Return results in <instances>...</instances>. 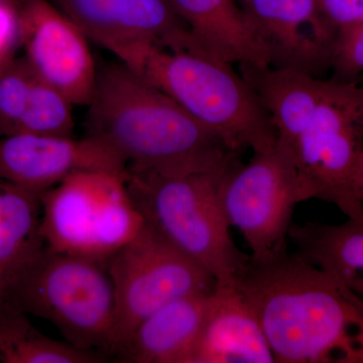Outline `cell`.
I'll return each mask as SVG.
<instances>
[{
  "instance_id": "1",
  "label": "cell",
  "mask_w": 363,
  "mask_h": 363,
  "mask_svg": "<svg viewBox=\"0 0 363 363\" xmlns=\"http://www.w3.org/2000/svg\"><path fill=\"white\" fill-rule=\"evenodd\" d=\"M240 288L279 363H363V298L297 252L250 260Z\"/></svg>"
},
{
  "instance_id": "4",
  "label": "cell",
  "mask_w": 363,
  "mask_h": 363,
  "mask_svg": "<svg viewBox=\"0 0 363 363\" xmlns=\"http://www.w3.org/2000/svg\"><path fill=\"white\" fill-rule=\"evenodd\" d=\"M0 297L51 322L76 348L111 352L116 300L104 264L44 245L7 277Z\"/></svg>"
},
{
  "instance_id": "12",
  "label": "cell",
  "mask_w": 363,
  "mask_h": 363,
  "mask_svg": "<svg viewBox=\"0 0 363 363\" xmlns=\"http://www.w3.org/2000/svg\"><path fill=\"white\" fill-rule=\"evenodd\" d=\"M128 173L123 157L92 135L16 133L0 138V181L42 195L79 172Z\"/></svg>"
},
{
  "instance_id": "25",
  "label": "cell",
  "mask_w": 363,
  "mask_h": 363,
  "mask_svg": "<svg viewBox=\"0 0 363 363\" xmlns=\"http://www.w3.org/2000/svg\"><path fill=\"white\" fill-rule=\"evenodd\" d=\"M320 11L337 30L363 21V0H317Z\"/></svg>"
},
{
  "instance_id": "11",
  "label": "cell",
  "mask_w": 363,
  "mask_h": 363,
  "mask_svg": "<svg viewBox=\"0 0 363 363\" xmlns=\"http://www.w3.org/2000/svg\"><path fill=\"white\" fill-rule=\"evenodd\" d=\"M241 9L266 50L269 66L321 78L332 68L337 30L317 0H240Z\"/></svg>"
},
{
  "instance_id": "24",
  "label": "cell",
  "mask_w": 363,
  "mask_h": 363,
  "mask_svg": "<svg viewBox=\"0 0 363 363\" xmlns=\"http://www.w3.org/2000/svg\"><path fill=\"white\" fill-rule=\"evenodd\" d=\"M21 45L20 7L11 0H0V68L16 58Z\"/></svg>"
},
{
  "instance_id": "6",
  "label": "cell",
  "mask_w": 363,
  "mask_h": 363,
  "mask_svg": "<svg viewBox=\"0 0 363 363\" xmlns=\"http://www.w3.org/2000/svg\"><path fill=\"white\" fill-rule=\"evenodd\" d=\"M40 234L55 252L104 264L140 233L145 220L126 175L79 172L40 196Z\"/></svg>"
},
{
  "instance_id": "21",
  "label": "cell",
  "mask_w": 363,
  "mask_h": 363,
  "mask_svg": "<svg viewBox=\"0 0 363 363\" xmlns=\"http://www.w3.org/2000/svg\"><path fill=\"white\" fill-rule=\"evenodd\" d=\"M74 106L63 93L37 77L16 133L73 136Z\"/></svg>"
},
{
  "instance_id": "3",
  "label": "cell",
  "mask_w": 363,
  "mask_h": 363,
  "mask_svg": "<svg viewBox=\"0 0 363 363\" xmlns=\"http://www.w3.org/2000/svg\"><path fill=\"white\" fill-rule=\"evenodd\" d=\"M108 51L240 154L276 145L278 135L269 114L233 64L143 42L116 45Z\"/></svg>"
},
{
  "instance_id": "9",
  "label": "cell",
  "mask_w": 363,
  "mask_h": 363,
  "mask_svg": "<svg viewBox=\"0 0 363 363\" xmlns=\"http://www.w3.org/2000/svg\"><path fill=\"white\" fill-rule=\"evenodd\" d=\"M218 197L229 225L242 234L250 260L267 262L288 250L294 209L305 201L290 152L277 140L253 152L247 164L236 162L222 176Z\"/></svg>"
},
{
  "instance_id": "2",
  "label": "cell",
  "mask_w": 363,
  "mask_h": 363,
  "mask_svg": "<svg viewBox=\"0 0 363 363\" xmlns=\"http://www.w3.org/2000/svg\"><path fill=\"white\" fill-rule=\"evenodd\" d=\"M88 135L116 150L128 173L179 176L225 169L241 154L121 62L98 69Z\"/></svg>"
},
{
  "instance_id": "15",
  "label": "cell",
  "mask_w": 363,
  "mask_h": 363,
  "mask_svg": "<svg viewBox=\"0 0 363 363\" xmlns=\"http://www.w3.org/2000/svg\"><path fill=\"white\" fill-rule=\"evenodd\" d=\"M212 292L177 298L152 313L117 351L121 362L192 363Z\"/></svg>"
},
{
  "instance_id": "8",
  "label": "cell",
  "mask_w": 363,
  "mask_h": 363,
  "mask_svg": "<svg viewBox=\"0 0 363 363\" xmlns=\"http://www.w3.org/2000/svg\"><path fill=\"white\" fill-rule=\"evenodd\" d=\"M116 313L111 352L116 353L143 320L177 298L214 290L213 277L145 222L108 260Z\"/></svg>"
},
{
  "instance_id": "17",
  "label": "cell",
  "mask_w": 363,
  "mask_h": 363,
  "mask_svg": "<svg viewBox=\"0 0 363 363\" xmlns=\"http://www.w3.org/2000/svg\"><path fill=\"white\" fill-rule=\"evenodd\" d=\"M240 74L266 109L279 142L285 145L307 128L328 86V80L272 66L240 65Z\"/></svg>"
},
{
  "instance_id": "19",
  "label": "cell",
  "mask_w": 363,
  "mask_h": 363,
  "mask_svg": "<svg viewBox=\"0 0 363 363\" xmlns=\"http://www.w3.org/2000/svg\"><path fill=\"white\" fill-rule=\"evenodd\" d=\"M105 355L76 348L40 332L28 315L0 297V363H94Z\"/></svg>"
},
{
  "instance_id": "28",
  "label": "cell",
  "mask_w": 363,
  "mask_h": 363,
  "mask_svg": "<svg viewBox=\"0 0 363 363\" xmlns=\"http://www.w3.org/2000/svg\"><path fill=\"white\" fill-rule=\"evenodd\" d=\"M238 1H240V0H238Z\"/></svg>"
},
{
  "instance_id": "5",
  "label": "cell",
  "mask_w": 363,
  "mask_h": 363,
  "mask_svg": "<svg viewBox=\"0 0 363 363\" xmlns=\"http://www.w3.org/2000/svg\"><path fill=\"white\" fill-rule=\"evenodd\" d=\"M233 164L188 175L126 173L128 191L145 222L221 286H240L250 264V255L231 238L219 201V183Z\"/></svg>"
},
{
  "instance_id": "22",
  "label": "cell",
  "mask_w": 363,
  "mask_h": 363,
  "mask_svg": "<svg viewBox=\"0 0 363 363\" xmlns=\"http://www.w3.org/2000/svg\"><path fill=\"white\" fill-rule=\"evenodd\" d=\"M37 76L23 58L0 68V138L14 135L28 107Z\"/></svg>"
},
{
  "instance_id": "13",
  "label": "cell",
  "mask_w": 363,
  "mask_h": 363,
  "mask_svg": "<svg viewBox=\"0 0 363 363\" xmlns=\"http://www.w3.org/2000/svg\"><path fill=\"white\" fill-rule=\"evenodd\" d=\"M50 1L89 40L106 50L125 43L143 42L169 51L202 52L169 0Z\"/></svg>"
},
{
  "instance_id": "27",
  "label": "cell",
  "mask_w": 363,
  "mask_h": 363,
  "mask_svg": "<svg viewBox=\"0 0 363 363\" xmlns=\"http://www.w3.org/2000/svg\"><path fill=\"white\" fill-rule=\"evenodd\" d=\"M11 1L14 2L18 7H20L21 2L25 1V0H11Z\"/></svg>"
},
{
  "instance_id": "26",
  "label": "cell",
  "mask_w": 363,
  "mask_h": 363,
  "mask_svg": "<svg viewBox=\"0 0 363 363\" xmlns=\"http://www.w3.org/2000/svg\"><path fill=\"white\" fill-rule=\"evenodd\" d=\"M355 186H357V194L363 202V152L360 155L359 162H358Z\"/></svg>"
},
{
  "instance_id": "14",
  "label": "cell",
  "mask_w": 363,
  "mask_h": 363,
  "mask_svg": "<svg viewBox=\"0 0 363 363\" xmlns=\"http://www.w3.org/2000/svg\"><path fill=\"white\" fill-rule=\"evenodd\" d=\"M257 312L238 286L215 285L192 363H271Z\"/></svg>"
},
{
  "instance_id": "18",
  "label": "cell",
  "mask_w": 363,
  "mask_h": 363,
  "mask_svg": "<svg viewBox=\"0 0 363 363\" xmlns=\"http://www.w3.org/2000/svg\"><path fill=\"white\" fill-rule=\"evenodd\" d=\"M289 238L301 257L335 274L363 298V214L340 224H293Z\"/></svg>"
},
{
  "instance_id": "10",
  "label": "cell",
  "mask_w": 363,
  "mask_h": 363,
  "mask_svg": "<svg viewBox=\"0 0 363 363\" xmlns=\"http://www.w3.org/2000/svg\"><path fill=\"white\" fill-rule=\"evenodd\" d=\"M20 18L23 59L35 75L87 106L98 76L89 38L50 0H25Z\"/></svg>"
},
{
  "instance_id": "23",
  "label": "cell",
  "mask_w": 363,
  "mask_h": 363,
  "mask_svg": "<svg viewBox=\"0 0 363 363\" xmlns=\"http://www.w3.org/2000/svg\"><path fill=\"white\" fill-rule=\"evenodd\" d=\"M331 69L342 81H353L363 72V21L338 30Z\"/></svg>"
},
{
  "instance_id": "20",
  "label": "cell",
  "mask_w": 363,
  "mask_h": 363,
  "mask_svg": "<svg viewBox=\"0 0 363 363\" xmlns=\"http://www.w3.org/2000/svg\"><path fill=\"white\" fill-rule=\"evenodd\" d=\"M40 196L0 181V285L45 245Z\"/></svg>"
},
{
  "instance_id": "16",
  "label": "cell",
  "mask_w": 363,
  "mask_h": 363,
  "mask_svg": "<svg viewBox=\"0 0 363 363\" xmlns=\"http://www.w3.org/2000/svg\"><path fill=\"white\" fill-rule=\"evenodd\" d=\"M203 54L229 64L269 66V57L235 0H169Z\"/></svg>"
},
{
  "instance_id": "7",
  "label": "cell",
  "mask_w": 363,
  "mask_h": 363,
  "mask_svg": "<svg viewBox=\"0 0 363 363\" xmlns=\"http://www.w3.org/2000/svg\"><path fill=\"white\" fill-rule=\"evenodd\" d=\"M283 145L297 168L305 201L323 200L347 217L362 216L355 176L363 152V87L354 81L328 80L307 128Z\"/></svg>"
}]
</instances>
